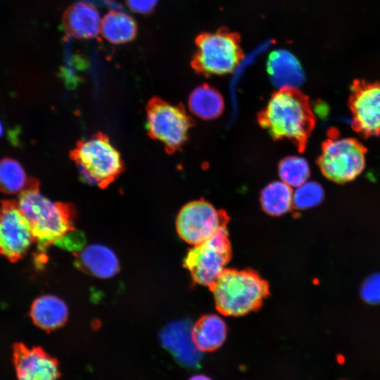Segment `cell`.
<instances>
[{
    "mask_svg": "<svg viewBox=\"0 0 380 380\" xmlns=\"http://www.w3.org/2000/svg\"><path fill=\"white\" fill-rule=\"evenodd\" d=\"M260 120L274 137L289 139L300 148L315 124L307 97L296 89H279L274 94Z\"/></svg>",
    "mask_w": 380,
    "mask_h": 380,
    "instance_id": "obj_1",
    "label": "cell"
},
{
    "mask_svg": "<svg viewBox=\"0 0 380 380\" xmlns=\"http://www.w3.org/2000/svg\"><path fill=\"white\" fill-rule=\"evenodd\" d=\"M17 203L42 251L75 229V211L72 205L53 202L43 196L38 182L20 193Z\"/></svg>",
    "mask_w": 380,
    "mask_h": 380,
    "instance_id": "obj_2",
    "label": "cell"
},
{
    "mask_svg": "<svg viewBox=\"0 0 380 380\" xmlns=\"http://www.w3.org/2000/svg\"><path fill=\"white\" fill-rule=\"evenodd\" d=\"M209 288L217 310L228 316L258 309L270 293L268 282L252 270L224 269Z\"/></svg>",
    "mask_w": 380,
    "mask_h": 380,
    "instance_id": "obj_3",
    "label": "cell"
},
{
    "mask_svg": "<svg viewBox=\"0 0 380 380\" xmlns=\"http://www.w3.org/2000/svg\"><path fill=\"white\" fill-rule=\"evenodd\" d=\"M70 156L82 179L101 189L111 184L124 170L120 152L101 132L78 141Z\"/></svg>",
    "mask_w": 380,
    "mask_h": 380,
    "instance_id": "obj_4",
    "label": "cell"
},
{
    "mask_svg": "<svg viewBox=\"0 0 380 380\" xmlns=\"http://www.w3.org/2000/svg\"><path fill=\"white\" fill-rule=\"evenodd\" d=\"M237 33L221 28L199 34L195 40L197 51L194 68L205 75H225L232 72L243 57Z\"/></svg>",
    "mask_w": 380,
    "mask_h": 380,
    "instance_id": "obj_5",
    "label": "cell"
},
{
    "mask_svg": "<svg viewBox=\"0 0 380 380\" xmlns=\"http://www.w3.org/2000/svg\"><path fill=\"white\" fill-rule=\"evenodd\" d=\"M366 153L365 147L355 139L341 137L336 129H330L322 144L318 165L327 179L346 183L362 172Z\"/></svg>",
    "mask_w": 380,
    "mask_h": 380,
    "instance_id": "obj_6",
    "label": "cell"
},
{
    "mask_svg": "<svg viewBox=\"0 0 380 380\" xmlns=\"http://www.w3.org/2000/svg\"><path fill=\"white\" fill-rule=\"evenodd\" d=\"M146 118L148 134L167 152L177 151L186 141L191 122L182 108L153 97L146 104Z\"/></svg>",
    "mask_w": 380,
    "mask_h": 380,
    "instance_id": "obj_7",
    "label": "cell"
},
{
    "mask_svg": "<svg viewBox=\"0 0 380 380\" xmlns=\"http://www.w3.org/2000/svg\"><path fill=\"white\" fill-rule=\"evenodd\" d=\"M231 255L228 230L224 227L207 241L189 249L184 266L195 282L209 287L223 272Z\"/></svg>",
    "mask_w": 380,
    "mask_h": 380,
    "instance_id": "obj_8",
    "label": "cell"
},
{
    "mask_svg": "<svg viewBox=\"0 0 380 380\" xmlns=\"http://www.w3.org/2000/svg\"><path fill=\"white\" fill-rule=\"evenodd\" d=\"M228 221L229 217L224 211L216 209L206 201L198 200L186 204L180 210L176 227L182 239L196 246L227 227Z\"/></svg>",
    "mask_w": 380,
    "mask_h": 380,
    "instance_id": "obj_9",
    "label": "cell"
},
{
    "mask_svg": "<svg viewBox=\"0 0 380 380\" xmlns=\"http://www.w3.org/2000/svg\"><path fill=\"white\" fill-rule=\"evenodd\" d=\"M34 241L30 223L18 203L3 201L0 205V255L15 262Z\"/></svg>",
    "mask_w": 380,
    "mask_h": 380,
    "instance_id": "obj_10",
    "label": "cell"
},
{
    "mask_svg": "<svg viewBox=\"0 0 380 380\" xmlns=\"http://www.w3.org/2000/svg\"><path fill=\"white\" fill-rule=\"evenodd\" d=\"M348 106L355 131L365 137L380 134V82L355 80Z\"/></svg>",
    "mask_w": 380,
    "mask_h": 380,
    "instance_id": "obj_11",
    "label": "cell"
},
{
    "mask_svg": "<svg viewBox=\"0 0 380 380\" xmlns=\"http://www.w3.org/2000/svg\"><path fill=\"white\" fill-rule=\"evenodd\" d=\"M12 357L17 380H58L57 361L39 347L14 343Z\"/></svg>",
    "mask_w": 380,
    "mask_h": 380,
    "instance_id": "obj_12",
    "label": "cell"
},
{
    "mask_svg": "<svg viewBox=\"0 0 380 380\" xmlns=\"http://www.w3.org/2000/svg\"><path fill=\"white\" fill-rule=\"evenodd\" d=\"M63 25L65 32L78 39L94 38L101 26L99 13L91 4L78 1L64 12Z\"/></svg>",
    "mask_w": 380,
    "mask_h": 380,
    "instance_id": "obj_13",
    "label": "cell"
},
{
    "mask_svg": "<svg viewBox=\"0 0 380 380\" xmlns=\"http://www.w3.org/2000/svg\"><path fill=\"white\" fill-rule=\"evenodd\" d=\"M77 267L94 277L107 279L119 270V262L115 253L101 244H90L82 248L76 255Z\"/></svg>",
    "mask_w": 380,
    "mask_h": 380,
    "instance_id": "obj_14",
    "label": "cell"
},
{
    "mask_svg": "<svg viewBox=\"0 0 380 380\" xmlns=\"http://www.w3.org/2000/svg\"><path fill=\"white\" fill-rule=\"evenodd\" d=\"M267 72L279 89H296L303 80V72L296 57L284 49L275 50L269 55Z\"/></svg>",
    "mask_w": 380,
    "mask_h": 380,
    "instance_id": "obj_15",
    "label": "cell"
},
{
    "mask_svg": "<svg viewBox=\"0 0 380 380\" xmlns=\"http://www.w3.org/2000/svg\"><path fill=\"white\" fill-rule=\"evenodd\" d=\"M191 328L184 322L171 323L163 331L161 338L165 346L171 350L179 361L184 365L195 366L199 361L200 350L193 342Z\"/></svg>",
    "mask_w": 380,
    "mask_h": 380,
    "instance_id": "obj_16",
    "label": "cell"
},
{
    "mask_svg": "<svg viewBox=\"0 0 380 380\" xmlns=\"http://www.w3.org/2000/svg\"><path fill=\"white\" fill-rule=\"evenodd\" d=\"M68 307L61 298L45 295L37 298L32 304L30 317L39 328L51 331L63 326L67 320Z\"/></svg>",
    "mask_w": 380,
    "mask_h": 380,
    "instance_id": "obj_17",
    "label": "cell"
},
{
    "mask_svg": "<svg viewBox=\"0 0 380 380\" xmlns=\"http://www.w3.org/2000/svg\"><path fill=\"white\" fill-rule=\"evenodd\" d=\"M227 335V327L217 315L202 316L191 328L192 340L200 351L211 352L219 348Z\"/></svg>",
    "mask_w": 380,
    "mask_h": 380,
    "instance_id": "obj_18",
    "label": "cell"
},
{
    "mask_svg": "<svg viewBox=\"0 0 380 380\" xmlns=\"http://www.w3.org/2000/svg\"><path fill=\"white\" fill-rule=\"evenodd\" d=\"M103 37L110 43L121 44L133 40L137 33L134 20L128 14L116 11L107 13L101 21Z\"/></svg>",
    "mask_w": 380,
    "mask_h": 380,
    "instance_id": "obj_19",
    "label": "cell"
},
{
    "mask_svg": "<svg viewBox=\"0 0 380 380\" xmlns=\"http://www.w3.org/2000/svg\"><path fill=\"white\" fill-rule=\"evenodd\" d=\"M189 108L198 118L211 120L218 117L224 108L221 94L207 84L199 86L190 94Z\"/></svg>",
    "mask_w": 380,
    "mask_h": 380,
    "instance_id": "obj_20",
    "label": "cell"
},
{
    "mask_svg": "<svg viewBox=\"0 0 380 380\" xmlns=\"http://www.w3.org/2000/svg\"><path fill=\"white\" fill-rule=\"evenodd\" d=\"M260 203L263 210L269 215L285 214L293 205L292 188L281 180L272 182L262 189Z\"/></svg>",
    "mask_w": 380,
    "mask_h": 380,
    "instance_id": "obj_21",
    "label": "cell"
},
{
    "mask_svg": "<svg viewBox=\"0 0 380 380\" xmlns=\"http://www.w3.org/2000/svg\"><path fill=\"white\" fill-rule=\"evenodd\" d=\"M37 179L28 178L21 165L12 158L0 160V191L5 194L22 193Z\"/></svg>",
    "mask_w": 380,
    "mask_h": 380,
    "instance_id": "obj_22",
    "label": "cell"
},
{
    "mask_svg": "<svg viewBox=\"0 0 380 380\" xmlns=\"http://www.w3.org/2000/svg\"><path fill=\"white\" fill-rule=\"evenodd\" d=\"M278 172L280 180L296 188L308 181L310 167L303 158L290 156L280 162Z\"/></svg>",
    "mask_w": 380,
    "mask_h": 380,
    "instance_id": "obj_23",
    "label": "cell"
},
{
    "mask_svg": "<svg viewBox=\"0 0 380 380\" xmlns=\"http://www.w3.org/2000/svg\"><path fill=\"white\" fill-rule=\"evenodd\" d=\"M323 197L322 186L316 182L307 181L293 191V205L300 210L310 208L318 205Z\"/></svg>",
    "mask_w": 380,
    "mask_h": 380,
    "instance_id": "obj_24",
    "label": "cell"
},
{
    "mask_svg": "<svg viewBox=\"0 0 380 380\" xmlns=\"http://www.w3.org/2000/svg\"><path fill=\"white\" fill-rule=\"evenodd\" d=\"M362 298L367 303H380V273L368 277L360 289Z\"/></svg>",
    "mask_w": 380,
    "mask_h": 380,
    "instance_id": "obj_25",
    "label": "cell"
},
{
    "mask_svg": "<svg viewBox=\"0 0 380 380\" xmlns=\"http://www.w3.org/2000/svg\"><path fill=\"white\" fill-rule=\"evenodd\" d=\"M158 0H127L129 8L137 13L148 14L151 13Z\"/></svg>",
    "mask_w": 380,
    "mask_h": 380,
    "instance_id": "obj_26",
    "label": "cell"
},
{
    "mask_svg": "<svg viewBox=\"0 0 380 380\" xmlns=\"http://www.w3.org/2000/svg\"><path fill=\"white\" fill-rule=\"evenodd\" d=\"M189 380H212L210 377L203 374H197L191 377Z\"/></svg>",
    "mask_w": 380,
    "mask_h": 380,
    "instance_id": "obj_27",
    "label": "cell"
},
{
    "mask_svg": "<svg viewBox=\"0 0 380 380\" xmlns=\"http://www.w3.org/2000/svg\"><path fill=\"white\" fill-rule=\"evenodd\" d=\"M3 126H2V124L1 122H0V137H1L2 134H3Z\"/></svg>",
    "mask_w": 380,
    "mask_h": 380,
    "instance_id": "obj_28",
    "label": "cell"
}]
</instances>
